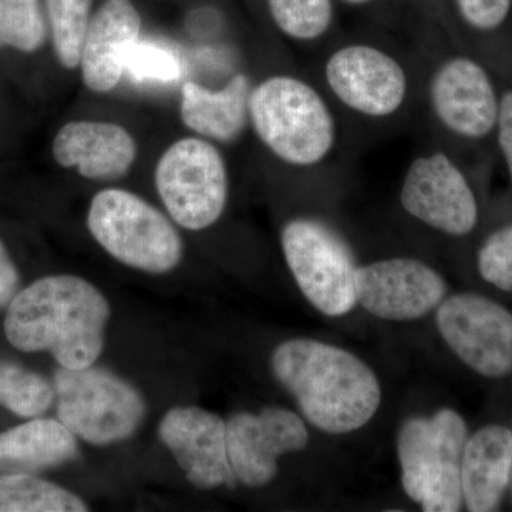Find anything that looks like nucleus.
Segmentation results:
<instances>
[{
  "label": "nucleus",
  "instance_id": "obj_29",
  "mask_svg": "<svg viewBox=\"0 0 512 512\" xmlns=\"http://www.w3.org/2000/svg\"><path fill=\"white\" fill-rule=\"evenodd\" d=\"M494 136L512 185V89L501 94L500 113Z\"/></svg>",
  "mask_w": 512,
  "mask_h": 512
},
{
  "label": "nucleus",
  "instance_id": "obj_4",
  "mask_svg": "<svg viewBox=\"0 0 512 512\" xmlns=\"http://www.w3.org/2000/svg\"><path fill=\"white\" fill-rule=\"evenodd\" d=\"M87 228L107 254L137 271L167 274L183 261V238L173 222L134 192H97L87 211Z\"/></svg>",
  "mask_w": 512,
  "mask_h": 512
},
{
  "label": "nucleus",
  "instance_id": "obj_25",
  "mask_svg": "<svg viewBox=\"0 0 512 512\" xmlns=\"http://www.w3.org/2000/svg\"><path fill=\"white\" fill-rule=\"evenodd\" d=\"M46 39L40 0H0V47L35 53Z\"/></svg>",
  "mask_w": 512,
  "mask_h": 512
},
{
  "label": "nucleus",
  "instance_id": "obj_17",
  "mask_svg": "<svg viewBox=\"0 0 512 512\" xmlns=\"http://www.w3.org/2000/svg\"><path fill=\"white\" fill-rule=\"evenodd\" d=\"M140 35L141 16L131 0H104L90 22L80 59L83 84L90 92L109 93L119 86Z\"/></svg>",
  "mask_w": 512,
  "mask_h": 512
},
{
  "label": "nucleus",
  "instance_id": "obj_19",
  "mask_svg": "<svg viewBox=\"0 0 512 512\" xmlns=\"http://www.w3.org/2000/svg\"><path fill=\"white\" fill-rule=\"evenodd\" d=\"M512 474V431L485 426L467 440L461 461V488L473 512L497 510Z\"/></svg>",
  "mask_w": 512,
  "mask_h": 512
},
{
  "label": "nucleus",
  "instance_id": "obj_3",
  "mask_svg": "<svg viewBox=\"0 0 512 512\" xmlns=\"http://www.w3.org/2000/svg\"><path fill=\"white\" fill-rule=\"evenodd\" d=\"M249 127L276 160L301 170L328 163L338 147L328 94L296 74H272L252 86Z\"/></svg>",
  "mask_w": 512,
  "mask_h": 512
},
{
  "label": "nucleus",
  "instance_id": "obj_10",
  "mask_svg": "<svg viewBox=\"0 0 512 512\" xmlns=\"http://www.w3.org/2000/svg\"><path fill=\"white\" fill-rule=\"evenodd\" d=\"M500 100L490 72L474 57L453 53L431 66L427 107L431 119L448 136L463 141L494 136Z\"/></svg>",
  "mask_w": 512,
  "mask_h": 512
},
{
  "label": "nucleus",
  "instance_id": "obj_26",
  "mask_svg": "<svg viewBox=\"0 0 512 512\" xmlns=\"http://www.w3.org/2000/svg\"><path fill=\"white\" fill-rule=\"evenodd\" d=\"M124 74L136 83L171 84L183 76V64L168 47L138 40L128 53Z\"/></svg>",
  "mask_w": 512,
  "mask_h": 512
},
{
  "label": "nucleus",
  "instance_id": "obj_12",
  "mask_svg": "<svg viewBox=\"0 0 512 512\" xmlns=\"http://www.w3.org/2000/svg\"><path fill=\"white\" fill-rule=\"evenodd\" d=\"M437 326L450 349L478 375L501 379L512 372V313L474 293L440 303Z\"/></svg>",
  "mask_w": 512,
  "mask_h": 512
},
{
  "label": "nucleus",
  "instance_id": "obj_13",
  "mask_svg": "<svg viewBox=\"0 0 512 512\" xmlns=\"http://www.w3.org/2000/svg\"><path fill=\"white\" fill-rule=\"evenodd\" d=\"M357 303L376 318L416 320L443 302L447 284L439 272L416 258L383 259L357 266Z\"/></svg>",
  "mask_w": 512,
  "mask_h": 512
},
{
  "label": "nucleus",
  "instance_id": "obj_18",
  "mask_svg": "<svg viewBox=\"0 0 512 512\" xmlns=\"http://www.w3.org/2000/svg\"><path fill=\"white\" fill-rule=\"evenodd\" d=\"M254 84L245 73H235L220 89L184 83L180 116L185 127L212 143L238 140L249 126V96Z\"/></svg>",
  "mask_w": 512,
  "mask_h": 512
},
{
  "label": "nucleus",
  "instance_id": "obj_22",
  "mask_svg": "<svg viewBox=\"0 0 512 512\" xmlns=\"http://www.w3.org/2000/svg\"><path fill=\"white\" fill-rule=\"evenodd\" d=\"M269 16L282 36L299 45H316L333 32L336 0H266Z\"/></svg>",
  "mask_w": 512,
  "mask_h": 512
},
{
  "label": "nucleus",
  "instance_id": "obj_28",
  "mask_svg": "<svg viewBox=\"0 0 512 512\" xmlns=\"http://www.w3.org/2000/svg\"><path fill=\"white\" fill-rule=\"evenodd\" d=\"M461 22L478 33H493L510 18L512 0H453Z\"/></svg>",
  "mask_w": 512,
  "mask_h": 512
},
{
  "label": "nucleus",
  "instance_id": "obj_15",
  "mask_svg": "<svg viewBox=\"0 0 512 512\" xmlns=\"http://www.w3.org/2000/svg\"><path fill=\"white\" fill-rule=\"evenodd\" d=\"M158 436L194 487L214 490L237 484L228 456L227 423L218 414L198 406L173 407L161 419Z\"/></svg>",
  "mask_w": 512,
  "mask_h": 512
},
{
  "label": "nucleus",
  "instance_id": "obj_2",
  "mask_svg": "<svg viewBox=\"0 0 512 512\" xmlns=\"http://www.w3.org/2000/svg\"><path fill=\"white\" fill-rule=\"evenodd\" d=\"M272 372L316 429L346 434L366 426L382 402L379 379L363 360L338 346L312 339L281 343Z\"/></svg>",
  "mask_w": 512,
  "mask_h": 512
},
{
  "label": "nucleus",
  "instance_id": "obj_11",
  "mask_svg": "<svg viewBox=\"0 0 512 512\" xmlns=\"http://www.w3.org/2000/svg\"><path fill=\"white\" fill-rule=\"evenodd\" d=\"M399 200L414 220L450 237H466L477 227L476 194L447 151H424L410 161Z\"/></svg>",
  "mask_w": 512,
  "mask_h": 512
},
{
  "label": "nucleus",
  "instance_id": "obj_23",
  "mask_svg": "<svg viewBox=\"0 0 512 512\" xmlns=\"http://www.w3.org/2000/svg\"><path fill=\"white\" fill-rule=\"evenodd\" d=\"M93 0H46L47 19L57 60L64 69H77L84 39L92 22Z\"/></svg>",
  "mask_w": 512,
  "mask_h": 512
},
{
  "label": "nucleus",
  "instance_id": "obj_1",
  "mask_svg": "<svg viewBox=\"0 0 512 512\" xmlns=\"http://www.w3.org/2000/svg\"><path fill=\"white\" fill-rule=\"evenodd\" d=\"M110 303L76 275L37 279L9 303L5 333L22 352H50L60 367L84 369L104 349Z\"/></svg>",
  "mask_w": 512,
  "mask_h": 512
},
{
  "label": "nucleus",
  "instance_id": "obj_14",
  "mask_svg": "<svg viewBox=\"0 0 512 512\" xmlns=\"http://www.w3.org/2000/svg\"><path fill=\"white\" fill-rule=\"evenodd\" d=\"M309 433L298 414L282 407L234 414L227 423L228 456L239 483L264 487L278 474V458L308 446Z\"/></svg>",
  "mask_w": 512,
  "mask_h": 512
},
{
  "label": "nucleus",
  "instance_id": "obj_8",
  "mask_svg": "<svg viewBox=\"0 0 512 512\" xmlns=\"http://www.w3.org/2000/svg\"><path fill=\"white\" fill-rule=\"evenodd\" d=\"M154 181L171 220L188 231H204L227 208V161L215 143L202 137L175 141L157 161Z\"/></svg>",
  "mask_w": 512,
  "mask_h": 512
},
{
  "label": "nucleus",
  "instance_id": "obj_30",
  "mask_svg": "<svg viewBox=\"0 0 512 512\" xmlns=\"http://www.w3.org/2000/svg\"><path fill=\"white\" fill-rule=\"evenodd\" d=\"M19 286V272L0 239V308L9 305Z\"/></svg>",
  "mask_w": 512,
  "mask_h": 512
},
{
  "label": "nucleus",
  "instance_id": "obj_27",
  "mask_svg": "<svg viewBox=\"0 0 512 512\" xmlns=\"http://www.w3.org/2000/svg\"><path fill=\"white\" fill-rule=\"evenodd\" d=\"M477 264L484 281L501 291L512 292V224L485 239L478 251Z\"/></svg>",
  "mask_w": 512,
  "mask_h": 512
},
{
  "label": "nucleus",
  "instance_id": "obj_7",
  "mask_svg": "<svg viewBox=\"0 0 512 512\" xmlns=\"http://www.w3.org/2000/svg\"><path fill=\"white\" fill-rule=\"evenodd\" d=\"M53 387L59 420L93 446L130 439L146 417V400L136 387L103 367H60Z\"/></svg>",
  "mask_w": 512,
  "mask_h": 512
},
{
  "label": "nucleus",
  "instance_id": "obj_20",
  "mask_svg": "<svg viewBox=\"0 0 512 512\" xmlns=\"http://www.w3.org/2000/svg\"><path fill=\"white\" fill-rule=\"evenodd\" d=\"M77 457V437L60 420H30L0 433V470H42L63 466Z\"/></svg>",
  "mask_w": 512,
  "mask_h": 512
},
{
  "label": "nucleus",
  "instance_id": "obj_5",
  "mask_svg": "<svg viewBox=\"0 0 512 512\" xmlns=\"http://www.w3.org/2000/svg\"><path fill=\"white\" fill-rule=\"evenodd\" d=\"M467 440L466 423L454 410H441L430 419L413 417L403 424L397 439L403 488L423 511H460Z\"/></svg>",
  "mask_w": 512,
  "mask_h": 512
},
{
  "label": "nucleus",
  "instance_id": "obj_6",
  "mask_svg": "<svg viewBox=\"0 0 512 512\" xmlns=\"http://www.w3.org/2000/svg\"><path fill=\"white\" fill-rule=\"evenodd\" d=\"M320 74L329 99L359 119L392 120L412 99L409 67L392 50L367 40L333 47Z\"/></svg>",
  "mask_w": 512,
  "mask_h": 512
},
{
  "label": "nucleus",
  "instance_id": "obj_16",
  "mask_svg": "<svg viewBox=\"0 0 512 512\" xmlns=\"http://www.w3.org/2000/svg\"><path fill=\"white\" fill-rule=\"evenodd\" d=\"M56 163L87 180L123 178L137 160V141L126 127L110 121L77 120L57 131L52 146Z\"/></svg>",
  "mask_w": 512,
  "mask_h": 512
},
{
  "label": "nucleus",
  "instance_id": "obj_21",
  "mask_svg": "<svg viewBox=\"0 0 512 512\" xmlns=\"http://www.w3.org/2000/svg\"><path fill=\"white\" fill-rule=\"evenodd\" d=\"M79 495L26 473L0 476V512H86Z\"/></svg>",
  "mask_w": 512,
  "mask_h": 512
},
{
  "label": "nucleus",
  "instance_id": "obj_24",
  "mask_svg": "<svg viewBox=\"0 0 512 512\" xmlns=\"http://www.w3.org/2000/svg\"><path fill=\"white\" fill-rule=\"evenodd\" d=\"M45 377L16 363L0 360V406L22 417L40 416L55 400Z\"/></svg>",
  "mask_w": 512,
  "mask_h": 512
},
{
  "label": "nucleus",
  "instance_id": "obj_9",
  "mask_svg": "<svg viewBox=\"0 0 512 512\" xmlns=\"http://www.w3.org/2000/svg\"><path fill=\"white\" fill-rule=\"evenodd\" d=\"M282 252L305 298L323 315L343 316L357 305V265L339 232L316 218L286 222Z\"/></svg>",
  "mask_w": 512,
  "mask_h": 512
},
{
  "label": "nucleus",
  "instance_id": "obj_31",
  "mask_svg": "<svg viewBox=\"0 0 512 512\" xmlns=\"http://www.w3.org/2000/svg\"><path fill=\"white\" fill-rule=\"evenodd\" d=\"M338 2L342 3V5L348 6V8L362 9L375 5L379 0H336V3Z\"/></svg>",
  "mask_w": 512,
  "mask_h": 512
}]
</instances>
